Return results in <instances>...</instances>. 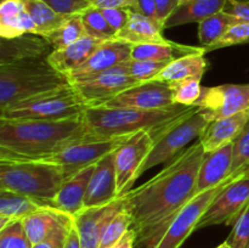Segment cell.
<instances>
[{"label":"cell","instance_id":"cell-1","mask_svg":"<svg viewBox=\"0 0 249 248\" xmlns=\"http://www.w3.org/2000/svg\"><path fill=\"white\" fill-rule=\"evenodd\" d=\"M204 155L198 140L169 160L152 179L121 197L123 208L133 218L136 248L155 246L175 215L196 195L197 177Z\"/></svg>","mask_w":249,"mask_h":248},{"label":"cell","instance_id":"cell-2","mask_svg":"<svg viewBox=\"0 0 249 248\" xmlns=\"http://www.w3.org/2000/svg\"><path fill=\"white\" fill-rule=\"evenodd\" d=\"M96 139L84 117L63 121H1L0 160H43L67 146Z\"/></svg>","mask_w":249,"mask_h":248},{"label":"cell","instance_id":"cell-3","mask_svg":"<svg viewBox=\"0 0 249 248\" xmlns=\"http://www.w3.org/2000/svg\"><path fill=\"white\" fill-rule=\"evenodd\" d=\"M196 106L174 105L162 109H140L131 107L87 106L83 117L88 131L96 139L133 135L141 130L155 136L158 131L191 112Z\"/></svg>","mask_w":249,"mask_h":248},{"label":"cell","instance_id":"cell-4","mask_svg":"<svg viewBox=\"0 0 249 248\" xmlns=\"http://www.w3.org/2000/svg\"><path fill=\"white\" fill-rule=\"evenodd\" d=\"M70 84L49 63L48 56L4 63L0 65V109Z\"/></svg>","mask_w":249,"mask_h":248},{"label":"cell","instance_id":"cell-5","mask_svg":"<svg viewBox=\"0 0 249 248\" xmlns=\"http://www.w3.org/2000/svg\"><path fill=\"white\" fill-rule=\"evenodd\" d=\"M65 182L60 165L44 160H0V189L17 192L51 207Z\"/></svg>","mask_w":249,"mask_h":248},{"label":"cell","instance_id":"cell-6","mask_svg":"<svg viewBox=\"0 0 249 248\" xmlns=\"http://www.w3.org/2000/svg\"><path fill=\"white\" fill-rule=\"evenodd\" d=\"M84 104L72 84L0 109L1 121H63L84 113Z\"/></svg>","mask_w":249,"mask_h":248},{"label":"cell","instance_id":"cell-7","mask_svg":"<svg viewBox=\"0 0 249 248\" xmlns=\"http://www.w3.org/2000/svg\"><path fill=\"white\" fill-rule=\"evenodd\" d=\"M208 124L209 122L199 112L198 107H195L191 112L158 131L152 136L155 140L153 147L141 167L140 175L156 165L172 160L175 156L187 148L191 141L199 139Z\"/></svg>","mask_w":249,"mask_h":248},{"label":"cell","instance_id":"cell-8","mask_svg":"<svg viewBox=\"0 0 249 248\" xmlns=\"http://www.w3.org/2000/svg\"><path fill=\"white\" fill-rule=\"evenodd\" d=\"M130 136L131 135L111 139H88V140L72 143L61 150L60 152L43 160L60 165L65 174V180H67L79 173L80 170L96 164L105 156L116 151Z\"/></svg>","mask_w":249,"mask_h":248},{"label":"cell","instance_id":"cell-9","mask_svg":"<svg viewBox=\"0 0 249 248\" xmlns=\"http://www.w3.org/2000/svg\"><path fill=\"white\" fill-rule=\"evenodd\" d=\"M229 180H225L218 186L209 189L207 191L197 194L185 204L181 211L175 215L170 225L168 226L164 235L160 240L151 248H180L182 243L187 240L194 231H196L197 225L201 220L202 215L206 213L208 207L214 201L219 192L229 184Z\"/></svg>","mask_w":249,"mask_h":248},{"label":"cell","instance_id":"cell-10","mask_svg":"<svg viewBox=\"0 0 249 248\" xmlns=\"http://www.w3.org/2000/svg\"><path fill=\"white\" fill-rule=\"evenodd\" d=\"M153 142L155 140L150 131L141 130L131 135L114 151L118 197L133 190L134 182L140 177V169L152 150Z\"/></svg>","mask_w":249,"mask_h":248},{"label":"cell","instance_id":"cell-11","mask_svg":"<svg viewBox=\"0 0 249 248\" xmlns=\"http://www.w3.org/2000/svg\"><path fill=\"white\" fill-rule=\"evenodd\" d=\"M249 204V172L229 182L202 215L196 230L213 225H233Z\"/></svg>","mask_w":249,"mask_h":248},{"label":"cell","instance_id":"cell-12","mask_svg":"<svg viewBox=\"0 0 249 248\" xmlns=\"http://www.w3.org/2000/svg\"><path fill=\"white\" fill-rule=\"evenodd\" d=\"M204 118L211 122L249 109V84H223L202 88L195 104Z\"/></svg>","mask_w":249,"mask_h":248},{"label":"cell","instance_id":"cell-13","mask_svg":"<svg viewBox=\"0 0 249 248\" xmlns=\"http://www.w3.org/2000/svg\"><path fill=\"white\" fill-rule=\"evenodd\" d=\"M126 62L116 66L92 79L72 83L73 88L87 106H99L124 90L141 83L129 75Z\"/></svg>","mask_w":249,"mask_h":248},{"label":"cell","instance_id":"cell-14","mask_svg":"<svg viewBox=\"0 0 249 248\" xmlns=\"http://www.w3.org/2000/svg\"><path fill=\"white\" fill-rule=\"evenodd\" d=\"M169 83L160 80L141 82L99 106L131 107L140 109H162L174 106Z\"/></svg>","mask_w":249,"mask_h":248},{"label":"cell","instance_id":"cell-15","mask_svg":"<svg viewBox=\"0 0 249 248\" xmlns=\"http://www.w3.org/2000/svg\"><path fill=\"white\" fill-rule=\"evenodd\" d=\"M131 58V45L119 40L102 41L89 60L68 75L70 83L84 82L107 72Z\"/></svg>","mask_w":249,"mask_h":248},{"label":"cell","instance_id":"cell-16","mask_svg":"<svg viewBox=\"0 0 249 248\" xmlns=\"http://www.w3.org/2000/svg\"><path fill=\"white\" fill-rule=\"evenodd\" d=\"M122 208L123 202L119 197L107 206L85 208L74 215L82 248H99L105 228Z\"/></svg>","mask_w":249,"mask_h":248},{"label":"cell","instance_id":"cell-17","mask_svg":"<svg viewBox=\"0 0 249 248\" xmlns=\"http://www.w3.org/2000/svg\"><path fill=\"white\" fill-rule=\"evenodd\" d=\"M118 198L113 151L97 162L84 199V209L107 206Z\"/></svg>","mask_w":249,"mask_h":248},{"label":"cell","instance_id":"cell-18","mask_svg":"<svg viewBox=\"0 0 249 248\" xmlns=\"http://www.w3.org/2000/svg\"><path fill=\"white\" fill-rule=\"evenodd\" d=\"M232 164V142L204 155L196 181V195L228 180Z\"/></svg>","mask_w":249,"mask_h":248},{"label":"cell","instance_id":"cell-19","mask_svg":"<svg viewBox=\"0 0 249 248\" xmlns=\"http://www.w3.org/2000/svg\"><path fill=\"white\" fill-rule=\"evenodd\" d=\"M96 164L90 165L80 170L70 179L65 180L51 203V208L65 212L72 216L77 215L80 211H83L90 179L96 168Z\"/></svg>","mask_w":249,"mask_h":248},{"label":"cell","instance_id":"cell-20","mask_svg":"<svg viewBox=\"0 0 249 248\" xmlns=\"http://www.w3.org/2000/svg\"><path fill=\"white\" fill-rule=\"evenodd\" d=\"M249 122V109L211 122L198 140L203 146L204 152H213L223 146L231 143L243 130Z\"/></svg>","mask_w":249,"mask_h":248},{"label":"cell","instance_id":"cell-21","mask_svg":"<svg viewBox=\"0 0 249 248\" xmlns=\"http://www.w3.org/2000/svg\"><path fill=\"white\" fill-rule=\"evenodd\" d=\"M101 43L102 40L87 34L68 46L51 51L48 61L56 71L68 77L89 60Z\"/></svg>","mask_w":249,"mask_h":248},{"label":"cell","instance_id":"cell-22","mask_svg":"<svg viewBox=\"0 0 249 248\" xmlns=\"http://www.w3.org/2000/svg\"><path fill=\"white\" fill-rule=\"evenodd\" d=\"M51 45L38 34H23L12 39H2L0 43V65L43 57L51 53Z\"/></svg>","mask_w":249,"mask_h":248},{"label":"cell","instance_id":"cell-23","mask_svg":"<svg viewBox=\"0 0 249 248\" xmlns=\"http://www.w3.org/2000/svg\"><path fill=\"white\" fill-rule=\"evenodd\" d=\"M23 34H38L39 29L22 0H2L0 4V36L12 39Z\"/></svg>","mask_w":249,"mask_h":248},{"label":"cell","instance_id":"cell-24","mask_svg":"<svg viewBox=\"0 0 249 248\" xmlns=\"http://www.w3.org/2000/svg\"><path fill=\"white\" fill-rule=\"evenodd\" d=\"M162 24L156 19L130 10L129 19L125 26L116 34L114 40L124 41L130 45L147 43H160L167 39L163 36Z\"/></svg>","mask_w":249,"mask_h":248},{"label":"cell","instance_id":"cell-25","mask_svg":"<svg viewBox=\"0 0 249 248\" xmlns=\"http://www.w3.org/2000/svg\"><path fill=\"white\" fill-rule=\"evenodd\" d=\"M191 53L206 55L207 50L204 46L185 45V44L175 43L172 40L131 45V58L133 60H153L173 62L178 58L191 55Z\"/></svg>","mask_w":249,"mask_h":248},{"label":"cell","instance_id":"cell-26","mask_svg":"<svg viewBox=\"0 0 249 248\" xmlns=\"http://www.w3.org/2000/svg\"><path fill=\"white\" fill-rule=\"evenodd\" d=\"M228 0H190L178 5L164 23V29L187 23H199L223 11Z\"/></svg>","mask_w":249,"mask_h":248},{"label":"cell","instance_id":"cell-27","mask_svg":"<svg viewBox=\"0 0 249 248\" xmlns=\"http://www.w3.org/2000/svg\"><path fill=\"white\" fill-rule=\"evenodd\" d=\"M70 216L72 215L58 209L51 208V207H41L39 211L22 219V221H23L24 230L32 245H36L48 238L50 233Z\"/></svg>","mask_w":249,"mask_h":248},{"label":"cell","instance_id":"cell-28","mask_svg":"<svg viewBox=\"0 0 249 248\" xmlns=\"http://www.w3.org/2000/svg\"><path fill=\"white\" fill-rule=\"evenodd\" d=\"M208 68V61L201 53H191L184 56L178 60L170 62L155 80L164 83H172L175 80L186 79V78H198L202 80V77Z\"/></svg>","mask_w":249,"mask_h":248},{"label":"cell","instance_id":"cell-29","mask_svg":"<svg viewBox=\"0 0 249 248\" xmlns=\"http://www.w3.org/2000/svg\"><path fill=\"white\" fill-rule=\"evenodd\" d=\"M41 207V204L24 195L0 189V229L12 220H22Z\"/></svg>","mask_w":249,"mask_h":248},{"label":"cell","instance_id":"cell-30","mask_svg":"<svg viewBox=\"0 0 249 248\" xmlns=\"http://www.w3.org/2000/svg\"><path fill=\"white\" fill-rule=\"evenodd\" d=\"M26 11L31 15L39 29V35L45 36L57 28L68 15L58 14L44 0H22Z\"/></svg>","mask_w":249,"mask_h":248},{"label":"cell","instance_id":"cell-31","mask_svg":"<svg viewBox=\"0 0 249 248\" xmlns=\"http://www.w3.org/2000/svg\"><path fill=\"white\" fill-rule=\"evenodd\" d=\"M84 35H87V32L79 14H73L68 15L57 28L51 31L43 38L49 41L53 50H57L74 43Z\"/></svg>","mask_w":249,"mask_h":248},{"label":"cell","instance_id":"cell-32","mask_svg":"<svg viewBox=\"0 0 249 248\" xmlns=\"http://www.w3.org/2000/svg\"><path fill=\"white\" fill-rule=\"evenodd\" d=\"M236 23H240V21L224 11L218 12L204 21L199 22L198 40L201 46H204L206 49L212 46L229 31L230 27Z\"/></svg>","mask_w":249,"mask_h":248},{"label":"cell","instance_id":"cell-33","mask_svg":"<svg viewBox=\"0 0 249 248\" xmlns=\"http://www.w3.org/2000/svg\"><path fill=\"white\" fill-rule=\"evenodd\" d=\"M78 14H79L80 18H82L88 35L102 41L114 39L117 33L109 26L108 22L106 21L101 9L88 5L85 9H83Z\"/></svg>","mask_w":249,"mask_h":248},{"label":"cell","instance_id":"cell-34","mask_svg":"<svg viewBox=\"0 0 249 248\" xmlns=\"http://www.w3.org/2000/svg\"><path fill=\"white\" fill-rule=\"evenodd\" d=\"M247 172H249V122L232 141V164L228 180L233 181Z\"/></svg>","mask_w":249,"mask_h":248},{"label":"cell","instance_id":"cell-35","mask_svg":"<svg viewBox=\"0 0 249 248\" xmlns=\"http://www.w3.org/2000/svg\"><path fill=\"white\" fill-rule=\"evenodd\" d=\"M131 226H133V218L130 213L122 208L105 228L99 248L113 247Z\"/></svg>","mask_w":249,"mask_h":248},{"label":"cell","instance_id":"cell-36","mask_svg":"<svg viewBox=\"0 0 249 248\" xmlns=\"http://www.w3.org/2000/svg\"><path fill=\"white\" fill-rule=\"evenodd\" d=\"M173 92L174 104L184 106H195L202 92L201 79L186 78L169 83Z\"/></svg>","mask_w":249,"mask_h":248},{"label":"cell","instance_id":"cell-37","mask_svg":"<svg viewBox=\"0 0 249 248\" xmlns=\"http://www.w3.org/2000/svg\"><path fill=\"white\" fill-rule=\"evenodd\" d=\"M0 248H33L24 230L23 221L12 220L0 229Z\"/></svg>","mask_w":249,"mask_h":248},{"label":"cell","instance_id":"cell-38","mask_svg":"<svg viewBox=\"0 0 249 248\" xmlns=\"http://www.w3.org/2000/svg\"><path fill=\"white\" fill-rule=\"evenodd\" d=\"M170 62L153 60H130L126 62L129 75L138 82H148L153 80Z\"/></svg>","mask_w":249,"mask_h":248},{"label":"cell","instance_id":"cell-39","mask_svg":"<svg viewBox=\"0 0 249 248\" xmlns=\"http://www.w3.org/2000/svg\"><path fill=\"white\" fill-rule=\"evenodd\" d=\"M249 43V22H240V23L233 24L229 28V31L219 39L218 41L212 46L207 48V53L216 49L228 48V46L240 45V44Z\"/></svg>","mask_w":249,"mask_h":248},{"label":"cell","instance_id":"cell-40","mask_svg":"<svg viewBox=\"0 0 249 248\" xmlns=\"http://www.w3.org/2000/svg\"><path fill=\"white\" fill-rule=\"evenodd\" d=\"M231 248H249V204L246 207L226 240Z\"/></svg>","mask_w":249,"mask_h":248},{"label":"cell","instance_id":"cell-41","mask_svg":"<svg viewBox=\"0 0 249 248\" xmlns=\"http://www.w3.org/2000/svg\"><path fill=\"white\" fill-rule=\"evenodd\" d=\"M73 223H74V216H70L68 219H66L50 233L48 238L36 245H33V248H65L66 238H67Z\"/></svg>","mask_w":249,"mask_h":248},{"label":"cell","instance_id":"cell-42","mask_svg":"<svg viewBox=\"0 0 249 248\" xmlns=\"http://www.w3.org/2000/svg\"><path fill=\"white\" fill-rule=\"evenodd\" d=\"M101 11L116 33H118L125 26L130 15V9H123V7H107V9H101Z\"/></svg>","mask_w":249,"mask_h":248},{"label":"cell","instance_id":"cell-43","mask_svg":"<svg viewBox=\"0 0 249 248\" xmlns=\"http://www.w3.org/2000/svg\"><path fill=\"white\" fill-rule=\"evenodd\" d=\"M61 15L78 14L88 6V0H44Z\"/></svg>","mask_w":249,"mask_h":248},{"label":"cell","instance_id":"cell-44","mask_svg":"<svg viewBox=\"0 0 249 248\" xmlns=\"http://www.w3.org/2000/svg\"><path fill=\"white\" fill-rule=\"evenodd\" d=\"M223 11L240 22H249V0H228Z\"/></svg>","mask_w":249,"mask_h":248},{"label":"cell","instance_id":"cell-45","mask_svg":"<svg viewBox=\"0 0 249 248\" xmlns=\"http://www.w3.org/2000/svg\"><path fill=\"white\" fill-rule=\"evenodd\" d=\"M134 11L139 12V14L143 15V16H147L150 17V18L156 19V21L160 22V18H158L157 2H156V0H136Z\"/></svg>","mask_w":249,"mask_h":248},{"label":"cell","instance_id":"cell-46","mask_svg":"<svg viewBox=\"0 0 249 248\" xmlns=\"http://www.w3.org/2000/svg\"><path fill=\"white\" fill-rule=\"evenodd\" d=\"M136 0H88V5L107 9V7H123V9L134 10Z\"/></svg>","mask_w":249,"mask_h":248},{"label":"cell","instance_id":"cell-47","mask_svg":"<svg viewBox=\"0 0 249 248\" xmlns=\"http://www.w3.org/2000/svg\"><path fill=\"white\" fill-rule=\"evenodd\" d=\"M156 2H157L158 9V18H160V22L164 28L165 21L173 14V11L177 9L179 1L178 0H156Z\"/></svg>","mask_w":249,"mask_h":248},{"label":"cell","instance_id":"cell-48","mask_svg":"<svg viewBox=\"0 0 249 248\" xmlns=\"http://www.w3.org/2000/svg\"><path fill=\"white\" fill-rule=\"evenodd\" d=\"M135 242L136 232L133 228H130L125 233H124L123 237L111 248H134L135 247Z\"/></svg>","mask_w":249,"mask_h":248},{"label":"cell","instance_id":"cell-49","mask_svg":"<svg viewBox=\"0 0 249 248\" xmlns=\"http://www.w3.org/2000/svg\"><path fill=\"white\" fill-rule=\"evenodd\" d=\"M65 248H82L79 232H78L77 226H75L74 223H73V225L71 226L70 232H68L67 238H66Z\"/></svg>","mask_w":249,"mask_h":248},{"label":"cell","instance_id":"cell-50","mask_svg":"<svg viewBox=\"0 0 249 248\" xmlns=\"http://www.w3.org/2000/svg\"><path fill=\"white\" fill-rule=\"evenodd\" d=\"M216 248H231V246L229 245V242H228V241H225V242H224V243H221V245H219L218 247H216Z\"/></svg>","mask_w":249,"mask_h":248},{"label":"cell","instance_id":"cell-51","mask_svg":"<svg viewBox=\"0 0 249 248\" xmlns=\"http://www.w3.org/2000/svg\"><path fill=\"white\" fill-rule=\"evenodd\" d=\"M178 1H179V5H180V4H184V2L186 1H190V0H178Z\"/></svg>","mask_w":249,"mask_h":248}]
</instances>
